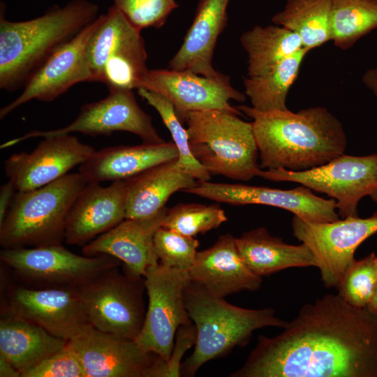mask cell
<instances>
[{
	"instance_id": "1",
	"label": "cell",
	"mask_w": 377,
	"mask_h": 377,
	"mask_svg": "<svg viewBox=\"0 0 377 377\" xmlns=\"http://www.w3.org/2000/svg\"><path fill=\"white\" fill-rule=\"evenodd\" d=\"M273 337L260 335L231 377H377V313L327 294Z\"/></svg>"
},
{
	"instance_id": "2",
	"label": "cell",
	"mask_w": 377,
	"mask_h": 377,
	"mask_svg": "<svg viewBox=\"0 0 377 377\" xmlns=\"http://www.w3.org/2000/svg\"><path fill=\"white\" fill-rule=\"evenodd\" d=\"M240 112L253 119V131L262 170H309L344 154L347 138L341 122L323 107L297 112L258 111L239 105Z\"/></svg>"
},
{
	"instance_id": "3",
	"label": "cell",
	"mask_w": 377,
	"mask_h": 377,
	"mask_svg": "<svg viewBox=\"0 0 377 377\" xmlns=\"http://www.w3.org/2000/svg\"><path fill=\"white\" fill-rule=\"evenodd\" d=\"M98 6L88 0H73L43 15L20 22L0 15V88L8 91L24 86L59 48L98 16Z\"/></svg>"
},
{
	"instance_id": "4",
	"label": "cell",
	"mask_w": 377,
	"mask_h": 377,
	"mask_svg": "<svg viewBox=\"0 0 377 377\" xmlns=\"http://www.w3.org/2000/svg\"><path fill=\"white\" fill-rule=\"evenodd\" d=\"M186 309L195 326L193 353L182 362L181 376H194L209 360L244 346L253 332L265 327L283 328L287 322L272 308L249 309L235 306L191 279L184 291Z\"/></svg>"
},
{
	"instance_id": "5",
	"label": "cell",
	"mask_w": 377,
	"mask_h": 377,
	"mask_svg": "<svg viewBox=\"0 0 377 377\" xmlns=\"http://www.w3.org/2000/svg\"><path fill=\"white\" fill-rule=\"evenodd\" d=\"M87 184L76 172L38 188L17 191L0 224L1 246L11 249L60 244L71 206Z\"/></svg>"
},
{
	"instance_id": "6",
	"label": "cell",
	"mask_w": 377,
	"mask_h": 377,
	"mask_svg": "<svg viewBox=\"0 0 377 377\" xmlns=\"http://www.w3.org/2000/svg\"><path fill=\"white\" fill-rule=\"evenodd\" d=\"M184 123L192 154L211 175L244 182L258 176L261 168L251 122L209 110L187 113Z\"/></svg>"
},
{
	"instance_id": "7",
	"label": "cell",
	"mask_w": 377,
	"mask_h": 377,
	"mask_svg": "<svg viewBox=\"0 0 377 377\" xmlns=\"http://www.w3.org/2000/svg\"><path fill=\"white\" fill-rule=\"evenodd\" d=\"M93 82L109 91L138 89L147 73V58L141 31L112 6L100 15L86 47Z\"/></svg>"
},
{
	"instance_id": "8",
	"label": "cell",
	"mask_w": 377,
	"mask_h": 377,
	"mask_svg": "<svg viewBox=\"0 0 377 377\" xmlns=\"http://www.w3.org/2000/svg\"><path fill=\"white\" fill-rule=\"evenodd\" d=\"M258 177L299 183L327 194L335 200L340 219L358 216V203L365 196L377 202V154L362 156L343 154L325 164L302 171L261 169Z\"/></svg>"
},
{
	"instance_id": "9",
	"label": "cell",
	"mask_w": 377,
	"mask_h": 377,
	"mask_svg": "<svg viewBox=\"0 0 377 377\" xmlns=\"http://www.w3.org/2000/svg\"><path fill=\"white\" fill-rule=\"evenodd\" d=\"M112 268L77 288L89 323L104 332L136 340L145 318L144 276Z\"/></svg>"
},
{
	"instance_id": "10",
	"label": "cell",
	"mask_w": 377,
	"mask_h": 377,
	"mask_svg": "<svg viewBox=\"0 0 377 377\" xmlns=\"http://www.w3.org/2000/svg\"><path fill=\"white\" fill-rule=\"evenodd\" d=\"M144 278L149 302L135 341L146 351L168 361L178 328L192 323L184 298L189 272L158 263L147 268Z\"/></svg>"
},
{
	"instance_id": "11",
	"label": "cell",
	"mask_w": 377,
	"mask_h": 377,
	"mask_svg": "<svg viewBox=\"0 0 377 377\" xmlns=\"http://www.w3.org/2000/svg\"><path fill=\"white\" fill-rule=\"evenodd\" d=\"M0 259L23 279L49 287L78 288L106 271L122 265L117 258L100 254H75L61 244L3 249Z\"/></svg>"
},
{
	"instance_id": "12",
	"label": "cell",
	"mask_w": 377,
	"mask_h": 377,
	"mask_svg": "<svg viewBox=\"0 0 377 377\" xmlns=\"http://www.w3.org/2000/svg\"><path fill=\"white\" fill-rule=\"evenodd\" d=\"M68 341L86 377H167V361L146 351L135 340L88 325Z\"/></svg>"
},
{
	"instance_id": "13",
	"label": "cell",
	"mask_w": 377,
	"mask_h": 377,
	"mask_svg": "<svg viewBox=\"0 0 377 377\" xmlns=\"http://www.w3.org/2000/svg\"><path fill=\"white\" fill-rule=\"evenodd\" d=\"M294 237L313 252L327 288H337L343 274L355 260L354 253L367 238L377 232V211L367 218L339 219L312 223L294 216Z\"/></svg>"
},
{
	"instance_id": "14",
	"label": "cell",
	"mask_w": 377,
	"mask_h": 377,
	"mask_svg": "<svg viewBox=\"0 0 377 377\" xmlns=\"http://www.w3.org/2000/svg\"><path fill=\"white\" fill-rule=\"evenodd\" d=\"M114 131H126L138 135L143 142H165L154 128L151 117L138 105L133 90L109 91L103 99L82 106L70 124L50 131H32L1 144L6 149L30 138L70 134L78 132L89 135H110Z\"/></svg>"
},
{
	"instance_id": "15",
	"label": "cell",
	"mask_w": 377,
	"mask_h": 377,
	"mask_svg": "<svg viewBox=\"0 0 377 377\" xmlns=\"http://www.w3.org/2000/svg\"><path fill=\"white\" fill-rule=\"evenodd\" d=\"M140 88L156 91L168 98L182 123L187 113L195 111L220 110L242 115L230 101L246 100V96L231 85L228 75L210 78L189 70H148Z\"/></svg>"
},
{
	"instance_id": "16",
	"label": "cell",
	"mask_w": 377,
	"mask_h": 377,
	"mask_svg": "<svg viewBox=\"0 0 377 377\" xmlns=\"http://www.w3.org/2000/svg\"><path fill=\"white\" fill-rule=\"evenodd\" d=\"M184 192L231 205H263L289 211L304 221L327 223L339 219L337 202L315 195L302 186L289 190L242 184L198 182Z\"/></svg>"
},
{
	"instance_id": "17",
	"label": "cell",
	"mask_w": 377,
	"mask_h": 377,
	"mask_svg": "<svg viewBox=\"0 0 377 377\" xmlns=\"http://www.w3.org/2000/svg\"><path fill=\"white\" fill-rule=\"evenodd\" d=\"M99 21L100 15L55 51L27 80L21 94L0 110V118L31 100L51 102L77 83L93 82L86 47Z\"/></svg>"
},
{
	"instance_id": "18",
	"label": "cell",
	"mask_w": 377,
	"mask_h": 377,
	"mask_svg": "<svg viewBox=\"0 0 377 377\" xmlns=\"http://www.w3.org/2000/svg\"><path fill=\"white\" fill-rule=\"evenodd\" d=\"M30 153L13 154L4 162V171L17 191L48 184L82 165L96 151L70 134L51 135Z\"/></svg>"
},
{
	"instance_id": "19",
	"label": "cell",
	"mask_w": 377,
	"mask_h": 377,
	"mask_svg": "<svg viewBox=\"0 0 377 377\" xmlns=\"http://www.w3.org/2000/svg\"><path fill=\"white\" fill-rule=\"evenodd\" d=\"M4 313L36 324L66 341L90 325L77 288L18 287L10 292Z\"/></svg>"
},
{
	"instance_id": "20",
	"label": "cell",
	"mask_w": 377,
	"mask_h": 377,
	"mask_svg": "<svg viewBox=\"0 0 377 377\" xmlns=\"http://www.w3.org/2000/svg\"><path fill=\"white\" fill-rule=\"evenodd\" d=\"M127 184L113 181L108 186L87 183L77 195L68 214L64 241L84 246L98 235L112 229L126 219Z\"/></svg>"
},
{
	"instance_id": "21",
	"label": "cell",
	"mask_w": 377,
	"mask_h": 377,
	"mask_svg": "<svg viewBox=\"0 0 377 377\" xmlns=\"http://www.w3.org/2000/svg\"><path fill=\"white\" fill-rule=\"evenodd\" d=\"M167 210L164 207L146 219H125L84 245L83 255L113 256L122 263L125 273L135 277L144 276L149 267L159 263L154 248V236L162 226Z\"/></svg>"
},
{
	"instance_id": "22",
	"label": "cell",
	"mask_w": 377,
	"mask_h": 377,
	"mask_svg": "<svg viewBox=\"0 0 377 377\" xmlns=\"http://www.w3.org/2000/svg\"><path fill=\"white\" fill-rule=\"evenodd\" d=\"M188 272L192 281L221 297L244 290L255 291L262 284V277L246 265L236 238L230 233L221 235L211 247L198 251Z\"/></svg>"
},
{
	"instance_id": "23",
	"label": "cell",
	"mask_w": 377,
	"mask_h": 377,
	"mask_svg": "<svg viewBox=\"0 0 377 377\" xmlns=\"http://www.w3.org/2000/svg\"><path fill=\"white\" fill-rule=\"evenodd\" d=\"M230 0H200L193 22L179 50L168 63L172 70H189L196 74L219 77L212 65L219 36L227 26Z\"/></svg>"
},
{
	"instance_id": "24",
	"label": "cell",
	"mask_w": 377,
	"mask_h": 377,
	"mask_svg": "<svg viewBox=\"0 0 377 377\" xmlns=\"http://www.w3.org/2000/svg\"><path fill=\"white\" fill-rule=\"evenodd\" d=\"M178 157L172 141L110 147L95 151L80 165L79 172L87 183L125 180Z\"/></svg>"
},
{
	"instance_id": "25",
	"label": "cell",
	"mask_w": 377,
	"mask_h": 377,
	"mask_svg": "<svg viewBox=\"0 0 377 377\" xmlns=\"http://www.w3.org/2000/svg\"><path fill=\"white\" fill-rule=\"evenodd\" d=\"M126 181V219H135L154 216L165 207L174 193L198 183L180 167L178 158L156 165Z\"/></svg>"
},
{
	"instance_id": "26",
	"label": "cell",
	"mask_w": 377,
	"mask_h": 377,
	"mask_svg": "<svg viewBox=\"0 0 377 377\" xmlns=\"http://www.w3.org/2000/svg\"><path fill=\"white\" fill-rule=\"evenodd\" d=\"M236 244L246 265L260 277L291 267H317L307 245L288 244L263 227L243 233L236 238Z\"/></svg>"
},
{
	"instance_id": "27",
	"label": "cell",
	"mask_w": 377,
	"mask_h": 377,
	"mask_svg": "<svg viewBox=\"0 0 377 377\" xmlns=\"http://www.w3.org/2000/svg\"><path fill=\"white\" fill-rule=\"evenodd\" d=\"M68 341L27 320L3 313L0 320V355L20 374L60 350Z\"/></svg>"
},
{
	"instance_id": "28",
	"label": "cell",
	"mask_w": 377,
	"mask_h": 377,
	"mask_svg": "<svg viewBox=\"0 0 377 377\" xmlns=\"http://www.w3.org/2000/svg\"><path fill=\"white\" fill-rule=\"evenodd\" d=\"M240 43L248 55V77L265 74L303 47L297 34L277 24L256 25L241 36Z\"/></svg>"
},
{
	"instance_id": "29",
	"label": "cell",
	"mask_w": 377,
	"mask_h": 377,
	"mask_svg": "<svg viewBox=\"0 0 377 377\" xmlns=\"http://www.w3.org/2000/svg\"><path fill=\"white\" fill-rule=\"evenodd\" d=\"M310 50L302 47L264 75L244 79L245 95L251 107L262 111L286 110V98Z\"/></svg>"
},
{
	"instance_id": "30",
	"label": "cell",
	"mask_w": 377,
	"mask_h": 377,
	"mask_svg": "<svg viewBox=\"0 0 377 377\" xmlns=\"http://www.w3.org/2000/svg\"><path fill=\"white\" fill-rule=\"evenodd\" d=\"M331 0H287L272 21L299 36L311 50L331 39Z\"/></svg>"
},
{
	"instance_id": "31",
	"label": "cell",
	"mask_w": 377,
	"mask_h": 377,
	"mask_svg": "<svg viewBox=\"0 0 377 377\" xmlns=\"http://www.w3.org/2000/svg\"><path fill=\"white\" fill-rule=\"evenodd\" d=\"M331 39L346 50L377 28V0H331Z\"/></svg>"
},
{
	"instance_id": "32",
	"label": "cell",
	"mask_w": 377,
	"mask_h": 377,
	"mask_svg": "<svg viewBox=\"0 0 377 377\" xmlns=\"http://www.w3.org/2000/svg\"><path fill=\"white\" fill-rule=\"evenodd\" d=\"M138 94L152 106L160 115L163 124L169 130L172 142L178 152L180 167L198 182H207L211 175L195 158L191 151L189 138L186 128L177 115L173 105L161 94L144 88L138 89Z\"/></svg>"
},
{
	"instance_id": "33",
	"label": "cell",
	"mask_w": 377,
	"mask_h": 377,
	"mask_svg": "<svg viewBox=\"0 0 377 377\" xmlns=\"http://www.w3.org/2000/svg\"><path fill=\"white\" fill-rule=\"evenodd\" d=\"M228 218L217 204L179 203L168 209L162 226L195 237L218 228Z\"/></svg>"
},
{
	"instance_id": "34",
	"label": "cell",
	"mask_w": 377,
	"mask_h": 377,
	"mask_svg": "<svg viewBox=\"0 0 377 377\" xmlns=\"http://www.w3.org/2000/svg\"><path fill=\"white\" fill-rule=\"evenodd\" d=\"M377 286V256L372 252L355 260L337 286L338 295L349 304L368 307Z\"/></svg>"
},
{
	"instance_id": "35",
	"label": "cell",
	"mask_w": 377,
	"mask_h": 377,
	"mask_svg": "<svg viewBox=\"0 0 377 377\" xmlns=\"http://www.w3.org/2000/svg\"><path fill=\"white\" fill-rule=\"evenodd\" d=\"M199 244L193 237L163 226L154 236V248L159 263L171 268L188 271L195 260Z\"/></svg>"
},
{
	"instance_id": "36",
	"label": "cell",
	"mask_w": 377,
	"mask_h": 377,
	"mask_svg": "<svg viewBox=\"0 0 377 377\" xmlns=\"http://www.w3.org/2000/svg\"><path fill=\"white\" fill-rule=\"evenodd\" d=\"M136 29L161 27L179 5L175 0H114V5Z\"/></svg>"
},
{
	"instance_id": "37",
	"label": "cell",
	"mask_w": 377,
	"mask_h": 377,
	"mask_svg": "<svg viewBox=\"0 0 377 377\" xmlns=\"http://www.w3.org/2000/svg\"><path fill=\"white\" fill-rule=\"evenodd\" d=\"M21 377H86L82 363L68 341L60 350Z\"/></svg>"
},
{
	"instance_id": "38",
	"label": "cell",
	"mask_w": 377,
	"mask_h": 377,
	"mask_svg": "<svg viewBox=\"0 0 377 377\" xmlns=\"http://www.w3.org/2000/svg\"><path fill=\"white\" fill-rule=\"evenodd\" d=\"M197 331L194 324L181 325L176 333V343L170 359L167 361V377L181 376L182 357L186 350L195 345Z\"/></svg>"
},
{
	"instance_id": "39",
	"label": "cell",
	"mask_w": 377,
	"mask_h": 377,
	"mask_svg": "<svg viewBox=\"0 0 377 377\" xmlns=\"http://www.w3.org/2000/svg\"><path fill=\"white\" fill-rule=\"evenodd\" d=\"M17 189L14 184L8 181L0 188V224L4 220Z\"/></svg>"
},
{
	"instance_id": "40",
	"label": "cell",
	"mask_w": 377,
	"mask_h": 377,
	"mask_svg": "<svg viewBox=\"0 0 377 377\" xmlns=\"http://www.w3.org/2000/svg\"><path fill=\"white\" fill-rule=\"evenodd\" d=\"M362 82L377 98V66L365 71L362 75Z\"/></svg>"
},
{
	"instance_id": "41",
	"label": "cell",
	"mask_w": 377,
	"mask_h": 377,
	"mask_svg": "<svg viewBox=\"0 0 377 377\" xmlns=\"http://www.w3.org/2000/svg\"><path fill=\"white\" fill-rule=\"evenodd\" d=\"M0 376L21 377L20 371L1 355H0Z\"/></svg>"
},
{
	"instance_id": "42",
	"label": "cell",
	"mask_w": 377,
	"mask_h": 377,
	"mask_svg": "<svg viewBox=\"0 0 377 377\" xmlns=\"http://www.w3.org/2000/svg\"><path fill=\"white\" fill-rule=\"evenodd\" d=\"M367 308L372 312L377 313V286L374 296Z\"/></svg>"
}]
</instances>
